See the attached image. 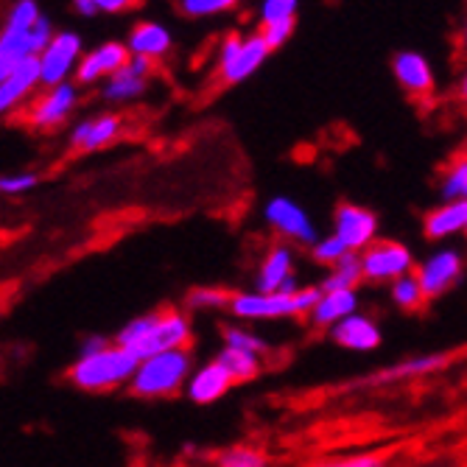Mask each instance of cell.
<instances>
[{
    "instance_id": "cell-40",
    "label": "cell",
    "mask_w": 467,
    "mask_h": 467,
    "mask_svg": "<svg viewBox=\"0 0 467 467\" xmlns=\"http://www.w3.org/2000/svg\"><path fill=\"white\" fill-rule=\"evenodd\" d=\"M73 12L78 17H99L101 15V6H99V0H76Z\"/></svg>"
},
{
    "instance_id": "cell-20",
    "label": "cell",
    "mask_w": 467,
    "mask_h": 467,
    "mask_svg": "<svg viewBox=\"0 0 467 467\" xmlns=\"http://www.w3.org/2000/svg\"><path fill=\"white\" fill-rule=\"evenodd\" d=\"M291 277H294V249L291 244L280 241L264 254V264L258 269V277H254V285H258L261 294H280V288Z\"/></svg>"
},
{
    "instance_id": "cell-15",
    "label": "cell",
    "mask_w": 467,
    "mask_h": 467,
    "mask_svg": "<svg viewBox=\"0 0 467 467\" xmlns=\"http://www.w3.org/2000/svg\"><path fill=\"white\" fill-rule=\"evenodd\" d=\"M151 70H154V62L151 59L132 57L130 65H126L123 70H118L112 78H107V84H104V99L112 101V104L135 101L138 96H143Z\"/></svg>"
},
{
    "instance_id": "cell-12",
    "label": "cell",
    "mask_w": 467,
    "mask_h": 467,
    "mask_svg": "<svg viewBox=\"0 0 467 467\" xmlns=\"http://www.w3.org/2000/svg\"><path fill=\"white\" fill-rule=\"evenodd\" d=\"M132 54L130 48H126V42H118V39H107L101 42V46H96L93 51L84 54L78 70H76V84H99V81H107L112 78L118 70H123L126 65H130Z\"/></svg>"
},
{
    "instance_id": "cell-10",
    "label": "cell",
    "mask_w": 467,
    "mask_h": 467,
    "mask_svg": "<svg viewBox=\"0 0 467 467\" xmlns=\"http://www.w3.org/2000/svg\"><path fill=\"white\" fill-rule=\"evenodd\" d=\"M462 272H464V258H462V252L453 246H440L437 252L429 254L426 261H420L414 269V275H417V280H420L429 300L451 291L459 283Z\"/></svg>"
},
{
    "instance_id": "cell-11",
    "label": "cell",
    "mask_w": 467,
    "mask_h": 467,
    "mask_svg": "<svg viewBox=\"0 0 467 467\" xmlns=\"http://www.w3.org/2000/svg\"><path fill=\"white\" fill-rule=\"evenodd\" d=\"M333 235L350 252H364L378 241V219L369 207L342 202L333 213Z\"/></svg>"
},
{
    "instance_id": "cell-13",
    "label": "cell",
    "mask_w": 467,
    "mask_h": 467,
    "mask_svg": "<svg viewBox=\"0 0 467 467\" xmlns=\"http://www.w3.org/2000/svg\"><path fill=\"white\" fill-rule=\"evenodd\" d=\"M230 314L244 319V322L296 317L291 296H285V294H261V291H238V294H233Z\"/></svg>"
},
{
    "instance_id": "cell-26",
    "label": "cell",
    "mask_w": 467,
    "mask_h": 467,
    "mask_svg": "<svg viewBox=\"0 0 467 467\" xmlns=\"http://www.w3.org/2000/svg\"><path fill=\"white\" fill-rule=\"evenodd\" d=\"M216 361L227 369V375L235 380V384H246V380L258 378V372H261V356L233 350V348H222Z\"/></svg>"
},
{
    "instance_id": "cell-2",
    "label": "cell",
    "mask_w": 467,
    "mask_h": 467,
    "mask_svg": "<svg viewBox=\"0 0 467 467\" xmlns=\"http://www.w3.org/2000/svg\"><path fill=\"white\" fill-rule=\"evenodd\" d=\"M138 367L140 361L130 350L112 342L104 353L76 358L67 369V378L84 392H109L118 387H130Z\"/></svg>"
},
{
    "instance_id": "cell-32",
    "label": "cell",
    "mask_w": 467,
    "mask_h": 467,
    "mask_svg": "<svg viewBox=\"0 0 467 467\" xmlns=\"http://www.w3.org/2000/svg\"><path fill=\"white\" fill-rule=\"evenodd\" d=\"M177 9L191 20H204L213 15L233 12V9H238V4L235 0H182V4H177Z\"/></svg>"
},
{
    "instance_id": "cell-24",
    "label": "cell",
    "mask_w": 467,
    "mask_h": 467,
    "mask_svg": "<svg viewBox=\"0 0 467 467\" xmlns=\"http://www.w3.org/2000/svg\"><path fill=\"white\" fill-rule=\"evenodd\" d=\"M448 364V356L440 353H429V356H420V358H406L400 364H392L380 372H372L364 384L367 387H384V384H395V380H406V378H417V375H429L437 372Z\"/></svg>"
},
{
    "instance_id": "cell-42",
    "label": "cell",
    "mask_w": 467,
    "mask_h": 467,
    "mask_svg": "<svg viewBox=\"0 0 467 467\" xmlns=\"http://www.w3.org/2000/svg\"><path fill=\"white\" fill-rule=\"evenodd\" d=\"M459 99H462V104L467 107V67H464L462 76H459Z\"/></svg>"
},
{
    "instance_id": "cell-1",
    "label": "cell",
    "mask_w": 467,
    "mask_h": 467,
    "mask_svg": "<svg viewBox=\"0 0 467 467\" xmlns=\"http://www.w3.org/2000/svg\"><path fill=\"white\" fill-rule=\"evenodd\" d=\"M54 36L57 31L51 20L39 12L34 0L12 4L4 31H0V78H6L26 59H39Z\"/></svg>"
},
{
    "instance_id": "cell-33",
    "label": "cell",
    "mask_w": 467,
    "mask_h": 467,
    "mask_svg": "<svg viewBox=\"0 0 467 467\" xmlns=\"http://www.w3.org/2000/svg\"><path fill=\"white\" fill-rule=\"evenodd\" d=\"M296 9H300V4H296V0H266V4L258 6L261 28L277 26V23H288V20H296Z\"/></svg>"
},
{
    "instance_id": "cell-6",
    "label": "cell",
    "mask_w": 467,
    "mask_h": 467,
    "mask_svg": "<svg viewBox=\"0 0 467 467\" xmlns=\"http://www.w3.org/2000/svg\"><path fill=\"white\" fill-rule=\"evenodd\" d=\"M364 280L369 283H395L406 275H414L417 261L406 244L395 238H378L369 249L361 252Z\"/></svg>"
},
{
    "instance_id": "cell-43",
    "label": "cell",
    "mask_w": 467,
    "mask_h": 467,
    "mask_svg": "<svg viewBox=\"0 0 467 467\" xmlns=\"http://www.w3.org/2000/svg\"><path fill=\"white\" fill-rule=\"evenodd\" d=\"M459 46H462V51L467 54V20H464V26H462V34H459Z\"/></svg>"
},
{
    "instance_id": "cell-35",
    "label": "cell",
    "mask_w": 467,
    "mask_h": 467,
    "mask_svg": "<svg viewBox=\"0 0 467 467\" xmlns=\"http://www.w3.org/2000/svg\"><path fill=\"white\" fill-rule=\"evenodd\" d=\"M39 185V177L34 171H20V174H4L0 177V191L6 196H20L28 193Z\"/></svg>"
},
{
    "instance_id": "cell-25",
    "label": "cell",
    "mask_w": 467,
    "mask_h": 467,
    "mask_svg": "<svg viewBox=\"0 0 467 467\" xmlns=\"http://www.w3.org/2000/svg\"><path fill=\"white\" fill-rule=\"evenodd\" d=\"M364 280V269H361V254L358 252H350L348 258L338 261L327 277L319 283L322 291H356V285Z\"/></svg>"
},
{
    "instance_id": "cell-22",
    "label": "cell",
    "mask_w": 467,
    "mask_h": 467,
    "mask_svg": "<svg viewBox=\"0 0 467 467\" xmlns=\"http://www.w3.org/2000/svg\"><path fill=\"white\" fill-rule=\"evenodd\" d=\"M422 233L431 241H448L467 233V202H440L422 219Z\"/></svg>"
},
{
    "instance_id": "cell-3",
    "label": "cell",
    "mask_w": 467,
    "mask_h": 467,
    "mask_svg": "<svg viewBox=\"0 0 467 467\" xmlns=\"http://www.w3.org/2000/svg\"><path fill=\"white\" fill-rule=\"evenodd\" d=\"M193 356L191 350H171V353H160L154 358L140 361L130 389L138 398H171L180 389L188 387V380L193 375Z\"/></svg>"
},
{
    "instance_id": "cell-14",
    "label": "cell",
    "mask_w": 467,
    "mask_h": 467,
    "mask_svg": "<svg viewBox=\"0 0 467 467\" xmlns=\"http://www.w3.org/2000/svg\"><path fill=\"white\" fill-rule=\"evenodd\" d=\"M39 84H42L39 59H26L23 65H17L6 78H0V112L12 115L15 109H20L36 93Z\"/></svg>"
},
{
    "instance_id": "cell-39",
    "label": "cell",
    "mask_w": 467,
    "mask_h": 467,
    "mask_svg": "<svg viewBox=\"0 0 467 467\" xmlns=\"http://www.w3.org/2000/svg\"><path fill=\"white\" fill-rule=\"evenodd\" d=\"M109 345H112V342H109L107 336H99V333H93V336H84V338H81V345H78V358H88V356L104 353Z\"/></svg>"
},
{
    "instance_id": "cell-31",
    "label": "cell",
    "mask_w": 467,
    "mask_h": 467,
    "mask_svg": "<svg viewBox=\"0 0 467 467\" xmlns=\"http://www.w3.org/2000/svg\"><path fill=\"white\" fill-rule=\"evenodd\" d=\"M350 254V249L338 241L333 233L330 235H322L314 246H311V258H314V264H319V266H327V269H333L338 261L342 258H348Z\"/></svg>"
},
{
    "instance_id": "cell-9",
    "label": "cell",
    "mask_w": 467,
    "mask_h": 467,
    "mask_svg": "<svg viewBox=\"0 0 467 467\" xmlns=\"http://www.w3.org/2000/svg\"><path fill=\"white\" fill-rule=\"evenodd\" d=\"M78 84L76 81H67V84H59V88H48L46 93H39L28 109H26V120L34 126V130H57L59 123H65L70 118V112L78 107Z\"/></svg>"
},
{
    "instance_id": "cell-30",
    "label": "cell",
    "mask_w": 467,
    "mask_h": 467,
    "mask_svg": "<svg viewBox=\"0 0 467 467\" xmlns=\"http://www.w3.org/2000/svg\"><path fill=\"white\" fill-rule=\"evenodd\" d=\"M222 338H224V348H233V350H244V353H254V356H261L266 350L264 336L252 333L244 325H224Z\"/></svg>"
},
{
    "instance_id": "cell-36",
    "label": "cell",
    "mask_w": 467,
    "mask_h": 467,
    "mask_svg": "<svg viewBox=\"0 0 467 467\" xmlns=\"http://www.w3.org/2000/svg\"><path fill=\"white\" fill-rule=\"evenodd\" d=\"M291 300H294V314L296 317H311L317 303L322 300V285H303L291 296Z\"/></svg>"
},
{
    "instance_id": "cell-18",
    "label": "cell",
    "mask_w": 467,
    "mask_h": 467,
    "mask_svg": "<svg viewBox=\"0 0 467 467\" xmlns=\"http://www.w3.org/2000/svg\"><path fill=\"white\" fill-rule=\"evenodd\" d=\"M327 333L338 348L353 350V353H369L380 345V327L375 325L372 317H367L361 311L348 317L345 322H338Z\"/></svg>"
},
{
    "instance_id": "cell-7",
    "label": "cell",
    "mask_w": 467,
    "mask_h": 467,
    "mask_svg": "<svg viewBox=\"0 0 467 467\" xmlns=\"http://www.w3.org/2000/svg\"><path fill=\"white\" fill-rule=\"evenodd\" d=\"M264 219L285 244H300L311 249L322 238L317 224L306 213V207L296 204L291 196H272L264 207Z\"/></svg>"
},
{
    "instance_id": "cell-23",
    "label": "cell",
    "mask_w": 467,
    "mask_h": 467,
    "mask_svg": "<svg viewBox=\"0 0 467 467\" xmlns=\"http://www.w3.org/2000/svg\"><path fill=\"white\" fill-rule=\"evenodd\" d=\"M353 314H358V291H322V300L308 319L311 325L330 330Z\"/></svg>"
},
{
    "instance_id": "cell-38",
    "label": "cell",
    "mask_w": 467,
    "mask_h": 467,
    "mask_svg": "<svg viewBox=\"0 0 467 467\" xmlns=\"http://www.w3.org/2000/svg\"><path fill=\"white\" fill-rule=\"evenodd\" d=\"M294 26H296V20H288V23H277V26L261 28V34H264V39H266V46H269L272 51L283 48L285 42L291 39V34H294Z\"/></svg>"
},
{
    "instance_id": "cell-4",
    "label": "cell",
    "mask_w": 467,
    "mask_h": 467,
    "mask_svg": "<svg viewBox=\"0 0 467 467\" xmlns=\"http://www.w3.org/2000/svg\"><path fill=\"white\" fill-rule=\"evenodd\" d=\"M269 54H272V48L266 46L261 31L246 34V36L230 34V36H224L222 48H219V59H216L219 78L224 84H241L264 67Z\"/></svg>"
},
{
    "instance_id": "cell-37",
    "label": "cell",
    "mask_w": 467,
    "mask_h": 467,
    "mask_svg": "<svg viewBox=\"0 0 467 467\" xmlns=\"http://www.w3.org/2000/svg\"><path fill=\"white\" fill-rule=\"evenodd\" d=\"M314 467H384V459L372 456V453H356V456H345V459H325Z\"/></svg>"
},
{
    "instance_id": "cell-19",
    "label": "cell",
    "mask_w": 467,
    "mask_h": 467,
    "mask_svg": "<svg viewBox=\"0 0 467 467\" xmlns=\"http://www.w3.org/2000/svg\"><path fill=\"white\" fill-rule=\"evenodd\" d=\"M171 46H174L171 31H168L157 20H140V23H135L132 31H130V36H126V48H130V54L132 57L151 59V62L168 57Z\"/></svg>"
},
{
    "instance_id": "cell-34",
    "label": "cell",
    "mask_w": 467,
    "mask_h": 467,
    "mask_svg": "<svg viewBox=\"0 0 467 467\" xmlns=\"http://www.w3.org/2000/svg\"><path fill=\"white\" fill-rule=\"evenodd\" d=\"M219 467H266V456L249 445H235L222 451Z\"/></svg>"
},
{
    "instance_id": "cell-16",
    "label": "cell",
    "mask_w": 467,
    "mask_h": 467,
    "mask_svg": "<svg viewBox=\"0 0 467 467\" xmlns=\"http://www.w3.org/2000/svg\"><path fill=\"white\" fill-rule=\"evenodd\" d=\"M233 387H235V380H233V378L227 375V369L213 358V361L202 364V367L191 375L188 387H185V395H188L191 403L207 406V403L222 400Z\"/></svg>"
},
{
    "instance_id": "cell-28",
    "label": "cell",
    "mask_w": 467,
    "mask_h": 467,
    "mask_svg": "<svg viewBox=\"0 0 467 467\" xmlns=\"http://www.w3.org/2000/svg\"><path fill=\"white\" fill-rule=\"evenodd\" d=\"M389 291H392V303L398 308H403V311H417L429 300L426 291H422V285H420V280H417V275H406V277L395 280L389 285Z\"/></svg>"
},
{
    "instance_id": "cell-44",
    "label": "cell",
    "mask_w": 467,
    "mask_h": 467,
    "mask_svg": "<svg viewBox=\"0 0 467 467\" xmlns=\"http://www.w3.org/2000/svg\"><path fill=\"white\" fill-rule=\"evenodd\" d=\"M464 235H467V233H464Z\"/></svg>"
},
{
    "instance_id": "cell-41",
    "label": "cell",
    "mask_w": 467,
    "mask_h": 467,
    "mask_svg": "<svg viewBox=\"0 0 467 467\" xmlns=\"http://www.w3.org/2000/svg\"><path fill=\"white\" fill-rule=\"evenodd\" d=\"M101 15H118V12H130L132 4L130 0H99Z\"/></svg>"
},
{
    "instance_id": "cell-5",
    "label": "cell",
    "mask_w": 467,
    "mask_h": 467,
    "mask_svg": "<svg viewBox=\"0 0 467 467\" xmlns=\"http://www.w3.org/2000/svg\"><path fill=\"white\" fill-rule=\"evenodd\" d=\"M191 319L180 308H160L151 311V325L143 336V342L132 350L138 361L154 358L160 353H171V350H191Z\"/></svg>"
},
{
    "instance_id": "cell-17",
    "label": "cell",
    "mask_w": 467,
    "mask_h": 467,
    "mask_svg": "<svg viewBox=\"0 0 467 467\" xmlns=\"http://www.w3.org/2000/svg\"><path fill=\"white\" fill-rule=\"evenodd\" d=\"M392 73L398 78L400 88L414 96V99H422L434 90V70H431V62L422 57L420 51H400L395 54L392 59Z\"/></svg>"
},
{
    "instance_id": "cell-8",
    "label": "cell",
    "mask_w": 467,
    "mask_h": 467,
    "mask_svg": "<svg viewBox=\"0 0 467 467\" xmlns=\"http://www.w3.org/2000/svg\"><path fill=\"white\" fill-rule=\"evenodd\" d=\"M81 59H84V39L76 31H57V36L48 42V48L39 57V73L46 90L67 84L70 76L76 78Z\"/></svg>"
},
{
    "instance_id": "cell-27",
    "label": "cell",
    "mask_w": 467,
    "mask_h": 467,
    "mask_svg": "<svg viewBox=\"0 0 467 467\" xmlns=\"http://www.w3.org/2000/svg\"><path fill=\"white\" fill-rule=\"evenodd\" d=\"M442 202H467V154H456L440 180Z\"/></svg>"
},
{
    "instance_id": "cell-21",
    "label": "cell",
    "mask_w": 467,
    "mask_h": 467,
    "mask_svg": "<svg viewBox=\"0 0 467 467\" xmlns=\"http://www.w3.org/2000/svg\"><path fill=\"white\" fill-rule=\"evenodd\" d=\"M120 135V118L107 112L99 118L78 120L70 130V146L76 151H99Z\"/></svg>"
},
{
    "instance_id": "cell-29",
    "label": "cell",
    "mask_w": 467,
    "mask_h": 467,
    "mask_svg": "<svg viewBox=\"0 0 467 467\" xmlns=\"http://www.w3.org/2000/svg\"><path fill=\"white\" fill-rule=\"evenodd\" d=\"M230 303H233V294L222 291L216 285H199L188 294L191 311H222V308L230 311Z\"/></svg>"
}]
</instances>
